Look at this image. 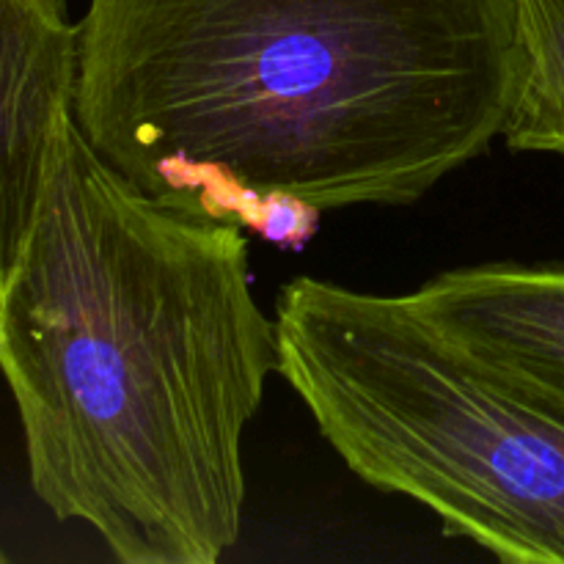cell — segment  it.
Wrapping results in <instances>:
<instances>
[{
    "label": "cell",
    "instance_id": "277c9868",
    "mask_svg": "<svg viewBox=\"0 0 564 564\" xmlns=\"http://www.w3.org/2000/svg\"><path fill=\"white\" fill-rule=\"evenodd\" d=\"M75 72L77 22L39 0H0V297L39 218Z\"/></svg>",
    "mask_w": 564,
    "mask_h": 564
},
{
    "label": "cell",
    "instance_id": "6da1fadb",
    "mask_svg": "<svg viewBox=\"0 0 564 564\" xmlns=\"http://www.w3.org/2000/svg\"><path fill=\"white\" fill-rule=\"evenodd\" d=\"M516 94L512 0H88L72 119L143 196L301 251L482 158Z\"/></svg>",
    "mask_w": 564,
    "mask_h": 564
},
{
    "label": "cell",
    "instance_id": "ba28073f",
    "mask_svg": "<svg viewBox=\"0 0 564 564\" xmlns=\"http://www.w3.org/2000/svg\"><path fill=\"white\" fill-rule=\"evenodd\" d=\"M6 562V554H3V551H0V564H3Z\"/></svg>",
    "mask_w": 564,
    "mask_h": 564
},
{
    "label": "cell",
    "instance_id": "5b68a950",
    "mask_svg": "<svg viewBox=\"0 0 564 564\" xmlns=\"http://www.w3.org/2000/svg\"><path fill=\"white\" fill-rule=\"evenodd\" d=\"M405 297L422 317L564 419V268H457Z\"/></svg>",
    "mask_w": 564,
    "mask_h": 564
},
{
    "label": "cell",
    "instance_id": "52a82bcc",
    "mask_svg": "<svg viewBox=\"0 0 564 564\" xmlns=\"http://www.w3.org/2000/svg\"><path fill=\"white\" fill-rule=\"evenodd\" d=\"M42 6H47L50 11H55V14H66V0H39Z\"/></svg>",
    "mask_w": 564,
    "mask_h": 564
},
{
    "label": "cell",
    "instance_id": "3957f363",
    "mask_svg": "<svg viewBox=\"0 0 564 564\" xmlns=\"http://www.w3.org/2000/svg\"><path fill=\"white\" fill-rule=\"evenodd\" d=\"M279 375L356 477L496 560L564 564V419L405 295L301 279L275 301Z\"/></svg>",
    "mask_w": 564,
    "mask_h": 564
},
{
    "label": "cell",
    "instance_id": "7a4b0ae2",
    "mask_svg": "<svg viewBox=\"0 0 564 564\" xmlns=\"http://www.w3.org/2000/svg\"><path fill=\"white\" fill-rule=\"evenodd\" d=\"M31 488L124 564H215L246 507L242 435L279 372L240 226L143 196L75 119L0 297Z\"/></svg>",
    "mask_w": 564,
    "mask_h": 564
},
{
    "label": "cell",
    "instance_id": "8992f818",
    "mask_svg": "<svg viewBox=\"0 0 564 564\" xmlns=\"http://www.w3.org/2000/svg\"><path fill=\"white\" fill-rule=\"evenodd\" d=\"M518 94L505 138L512 152L564 160V0H512Z\"/></svg>",
    "mask_w": 564,
    "mask_h": 564
}]
</instances>
